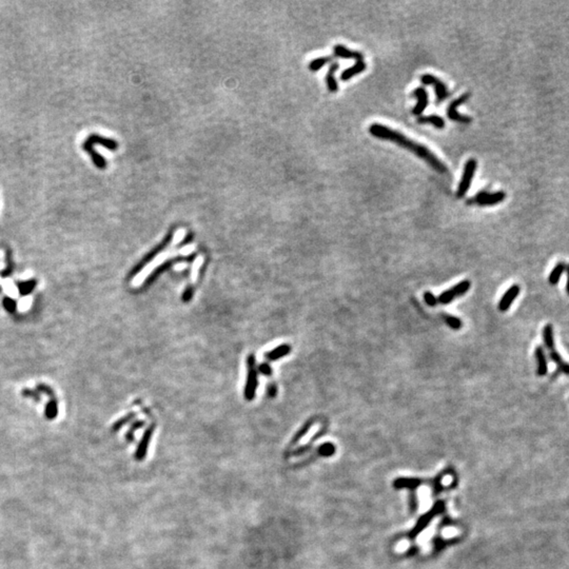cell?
Masks as SVG:
<instances>
[{"instance_id":"1","label":"cell","mask_w":569,"mask_h":569,"mask_svg":"<svg viewBox=\"0 0 569 569\" xmlns=\"http://www.w3.org/2000/svg\"><path fill=\"white\" fill-rule=\"evenodd\" d=\"M369 133L378 140L395 142L398 145L402 146V148L410 151L411 153L417 155V156L420 157L421 159L426 161L431 168L434 169L436 172H438V173L441 174L447 173L446 166L432 152H431L428 148H426L425 145L408 139V137L406 135H404L403 133L392 130L389 127H386L381 124H372L369 127Z\"/></svg>"},{"instance_id":"2","label":"cell","mask_w":569,"mask_h":569,"mask_svg":"<svg viewBox=\"0 0 569 569\" xmlns=\"http://www.w3.org/2000/svg\"><path fill=\"white\" fill-rule=\"evenodd\" d=\"M173 235H174V229H171L167 233V235L165 236V238L161 240V243H159L153 250H151V251L146 254L143 258H142V261L131 270V272L129 273L128 280L130 281L133 278H135L137 274H140L143 270L145 266H148L155 257H156L160 252H162L163 250H165L170 245L172 239H173Z\"/></svg>"},{"instance_id":"3","label":"cell","mask_w":569,"mask_h":569,"mask_svg":"<svg viewBox=\"0 0 569 569\" xmlns=\"http://www.w3.org/2000/svg\"><path fill=\"white\" fill-rule=\"evenodd\" d=\"M421 82L425 85H432L435 91V103L438 106L450 96V92L448 90V87L445 82L441 79L437 78L436 76L432 74H423L420 77Z\"/></svg>"},{"instance_id":"4","label":"cell","mask_w":569,"mask_h":569,"mask_svg":"<svg viewBox=\"0 0 569 569\" xmlns=\"http://www.w3.org/2000/svg\"><path fill=\"white\" fill-rule=\"evenodd\" d=\"M477 168H478V161H477V159H474V158L468 159L466 161V163H465L461 182L459 184L458 190H456V197L458 198H463L468 192V190H469L472 180H473L474 174H476Z\"/></svg>"},{"instance_id":"5","label":"cell","mask_w":569,"mask_h":569,"mask_svg":"<svg viewBox=\"0 0 569 569\" xmlns=\"http://www.w3.org/2000/svg\"><path fill=\"white\" fill-rule=\"evenodd\" d=\"M506 198V193L504 191H498V192H489L484 190L473 197L469 198L467 201V205H478L481 207H487V206H496L499 203H502Z\"/></svg>"},{"instance_id":"6","label":"cell","mask_w":569,"mask_h":569,"mask_svg":"<svg viewBox=\"0 0 569 569\" xmlns=\"http://www.w3.org/2000/svg\"><path fill=\"white\" fill-rule=\"evenodd\" d=\"M247 383L245 387V398L247 401H252L255 398L257 388V372L255 367V356L250 355L247 358Z\"/></svg>"},{"instance_id":"7","label":"cell","mask_w":569,"mask_h":569,"mask_svg":"<svg viewBox=\"0 0 569 569\" xmlns=\"http://www.w3.org/2000/svg\"><path fill=\"white\" fill-rule=\"evenodd\" d=\"M469 97H470V93H465V94L461 95L459 98H456L453 101H451L450 105L448 106V109H447L448 118L452 120V122H455V123L465 124V125L470 124L472 122V118L470 116L460 114L458 112V107L466 102L469 99Z\"/></svg>"},{"instance_id":"8","label":"cell","mask_w":569,"mask_h":569,"mask_svg":"<svg viewBox=\"0 0 569 569\" xmlns=\"http://www.w3.org/2000/svg\"><path fill=\"white\" fill-rule=\"evenodd\" d=\"M196 254H190L188 256H178V257H174V258H171L169 261H166L165 263H162L160 266H158L156 269H155L150 275L149 278L145 280L144 282V287H148L149 284H151L155 280H156L160 274H162L166 270H168L169 268H171L172 266L174 264L177 263H183V262H193L195 260Z\"/></svg>"},{"instance_id":"9","label":"cell","mask_w":569,"mask_h":569,"mask_svg":"<svg viewBox=\"0 0 569 569\" xmlns=\"http://www.w3.org/2000/svg\"><path fill=\"white\" fill-rule=\"evenodd\" d=\"M155 427H156V425L153 424V425H151V426L143 432V435H142V441H141L139 447H137V450H136V452H135V454H134V458H135L136 461H142V460H144L146 451H148V447H149L150 441H151L152 435H153V433H154Z\"/></svg>"},{"instance_id":"10","label":"cell","mask_w":569,"mask_h":569,"mask_svg":"<svg viewBox=\"0 0 569 569\" xmlns=\"http://www.w3.org/2000/svg\"><path fill=\"white\" fill-rule=\"evenodd\" d=\"M520 291H521V288H520L519 284H512V286L504 293V295L498 301V308L499 311L506 312L507 310L509 309L510 306L512 305L513 300L518 297V295L520 294Z\"/></svg>"},{"instance_id":"11","label":"cell","mask_w":569,"mask_h":569,"mask_svg":"<svg viewBox=\"0 0 569 569\" xmlns=\"http://www.w3.org/2000/svg\"><path fill=\"white\" fill-rule=\"evenodd\" d=\"M412 96H416L418 98V103L416 105V107L412 109V114L420 117L423 114V112L426 110L429 103L428 92L426 91V89L420 87L417 88L416 90H413Z\"/></svg>"},{"instance_id":"12","label":"cell","mask_w":569,"mask_h":569,"mask_svg":"<svg viewBox=\"0 0 569 569\" xmlns=\"http://www.w3.org/2000/svg\"><path fill=\"white\" fill-rule=\"evenodd\" d=\"M334 57H340L345 59H356V62H364V54L359 51H353L346 48L343 45H336L333 48Z\"/></svg>"},{"instance_id":"13","label":"cell","mask_w":569,"mask_h":569,"mask_svg":"<svg viewBox=\"0 0 569 569\" xmlns=\"http://www.w3.org/2000/svg\"><path fill=\"white\" fill-rule=\"evenodd\" d=\"M88 143L94 145V144H99L105 146V148L111 150V151H116L118 149V142L112 139H107V137H103L97 133H93L90 134L88 136V139L85 140Z\"/></svg>"},{"instance_id":"14","label":"cell","mask_w":569,"mask_h":569,"mask_svg":"<svg viewBox=\"0 0 569 569\" xmlns=\"http://www.w3.org/2000/svg\"><path fill=\"white\" fill-rule=\"evenodd\" d=\"M81 146H82V149L90 155V157H91V159H92V161H93L95 167H96V168L99 169V170H105V169L107 168L108 163H107L106 158L103 157L101 154H99V153L96 152V150L94 149V145L88 143L87 142L84 141V142H82V145H81Z\"/></svg>"},{"instance_id":"15","label":"cell","mask_w":569,"mask_h":569,"mask_svg":"<svg viewBox=\"0 0 569 569\" xmlns=\"http://www.w3.org/2000/svg\"><path fill=\"white\" fill-rule=\"evenodd\" d=\"M534 356L537 359V374L539 376H545L548 373V363L545 351L542 346H537L534 350Z\"/></svg>"},{"instance_id":"16","label":"cell","mask_w":569,"mask_h":569,"mask_svg":"<svg viewBox=\"0 0 569 569\" xmlns=\"http://www.w3.org/2000/svg\"><path fill=\"white\" fill-rule=\"evenodd\" d=\"M366 68H367V65H366L365 62H356L355 65L351 66L350 68L346 69V70L342 72V74H341V79H342L343 81L350 80V79L353 78V77H355V76H356V75H358V74H360V73L365 72V71H366Z\"/></svg>"},{"instance_id":"17","label":"cell","mask_w":569,"mask_h":569,"mask_svg":"<svg viewBox=\"0 0 569 569\" xmlns=\"http://www.w3.org/2000/svg\"><path fill=\"white\" fill-rule=\"evenodd\" d=\"M340 65L338 63H333L329 69L328 71H327L326 74V84H327V89L329 90V92L331 93H336L339 91V83L338 80L335 78V72L339 70Z\"/></svg>"},{"instance_id":"18","label":"cell","mask_w":569,"mask_h":569,"mask_svg":"<svg viewBox=\"0 0 569 569\" xmlns=\"http://www.w3.org/2000/svg\"><path fill=\"white\" fill-rule=\"evenodd\" d=\"M549 357L557 365L558 371L560 373L569 375V364L562 358V356H560V353L556 349L549 351Z\"/></svg>"},{"instance_id":"19","label":"cell","mask_w":569,"mask_h":569,"mask_svg":"<svg viewBox=\"0 0 569 569\" xmlns=\"http://www.w3.org/2000/svg\"><path fill=\"white\" fill-rule=\"evenodd\" d=\"M290 351H291L290 345L284 344V345H281V346L277 347L275 349H273L272 351L267 352L265 357L268 360H277L279 358H282L284 356H286L287 355H289Z\"/></svg>"},{"instance_id":"20","label":"cell","mask_w":569,"mask_h":569,"mask_svg":"<svg viewBox=\"0 0 569 569\" xmlns=\"http://www.w3.org/2000/svg\"><path fill=\"white\" fill-rule=\"evenodd\" d=\"M566 266H567V264L565 262H559L554 267V269L551 270L549 277H548V283L551 284V286H556V284L560 282V279H561L562 274L566 270Z\"/></svg>"},{"instance_id":"21","label":"cell","mask_w":569,"mask_h":569,"mask_svg":"<svg viewBox=\"0 0 569 569\" xmlns=\"http://www.w3.org/2000/svg\"><path fill=\"white\" fill-rule=\"evenodd\" d=\"M543 341H544V346L548 351L555 349L554 327L551 324H547L543 329Z\"/></svg>"},{"instance_id":"22","label":"cell","mask_w":569,"mask_h":569,"mask_svg":"<svg viewBox=\"0 0 569 569\" xmlns=\"http://www.w3.org/2000/svg\"><path fill=\"white\" fill-rule=\"evenodd\" d=\"M418 124H421V125L431 124V125H433L436 129H439V130H442V129L445 128V120L438 115L420 116L418 118Z\"/></svg>"},{"instance_id":"23","label":"cell","mask_w":569,"mask_h":569,"mask_svg":"<svg viewBox=\"0 0 569 569\" xmlns=\"http://www.w3.org/2000/svg\"><path fill=\"white\" fill-rule=\"evenodd\" d=\"M37 284V281L36 280H30L27 282H18L17 283V288H18L19 291V294L21 296H25L30 294V293L35 289Z\"/></svg>"},{"instance_id":"24","label":"cell","mask_w":569,"mask_h":569,"mask_svg":"<svg viewBox=\"0 0 569 569\" xmlns=\"http://www.w3.org/2000/svg\"><path fill=\"white\" fill-rule=\"evenodd\" d=\"M333 59H334V56H324V57L315 58L314 60H312V62L309 64V70L312 71V72H316L318 70H321L324 66H326L327 64H329L330 62H332Z\"/></svg>"},{"instance_id":"25","label":"cell","mask_w":569,"mask_h":569,"mask_svg":"<svg viewBox=\"0 0 569 569\" xmlns=\"http://www.w3.org/2000/svg\"><path fill=\"white\" fill-rule=\"evenodd\" d=\"M46 418L48 420H54L58 416V405L56 399H50V402L46 406Z\"/></svg>"},{"instance_id":"26","label":"cell","mask_w":569,"mask_h":569,"mask_svg":"<svg viewBox=\"0 0 569 569\" xmlns=\"http://www.w3.org/2000/svg\"><path fill=\"white\" fill-rule=\"evenodd\" d=\"M5 262H6L5 268L1 271V273H0V275H1L2 278L10 277V275L13 273L14 265H13V260H12V252H11L10 249L5 250Z\"/></svg>"},{"instance_id":"27","label":"cell","mask_w":569,"mask_h":569,"mask_svg":"<svg viewBox=\"0 0 569 569\" xmlns=\"http://www.w3.org/2000/svg\"><path fill=\"white\" fill-rule=\"evenodd\" d=\"M470 286H471L470 282L467 280H465V281L460 282L459 284H456L455 286H453L451 289L453 290L455 296L460 297V296L464 295L466 292H468V290L470 289Z\"/></svg>"},{"instance_id":"28","label":"cell","mask_w":569,"mask_h":569,"mask_svg":"<svg viewBox=\"0 0 569 569\" xmlns=\"http://www.w3.org/2000/svg\"><path fill=\"white\" fill-rule=\"evenodd\" d=\"M443 318L444 322L453 330H460L463 327V323L459 317H455L449 314H443Z\"/></svg>"},{"instance_id":"29","label":"cell","mask_w":569,"mask_h":569,"mask_svg":"<svg viewBox=\"0 0 569 569\" xmlns=\"http://www.w3.org/2000/svg\"><path fill=\"white\" fill-rule=\"evenodd\" d=\"M135 417H136V415L134 412H130L129 415L125 416L123 419H120L117 422H115L113 426H112V431H113V432H116V431H118L120 428L124 427L127 423H129V422H130L132 419H134Z\"/></svg>"},{"instance_id":"30","label":"cell","mask_w":569,"mask_h":569,"mask_svg":"<svg viewBox=\"0 0 569 569\" xmlns=\"http://www.w3.org/2000/svg\"><path fill=\"white\" fill-rule=\"evenodd\" d=\"M143 425H144V422H143V421L134 422L133 425H132L131 428H130V430H129L128 432L126 433L127 441H128V442H133V441H134V432H135V431H136L137 429H140L141 427H142Z\"/></svg>"},{"instance_id":"31","label":"cell","mask_w":569,"mask_h":569,"mask_svg":"<svg viewBox=\"0 0 569 569\" xmlns=\"http://www.w3.org/2000/svg\"><path fill=\"white\" fill-rule=\"evenodd\" d=\"M3 307L6 310L7 312L10 313H14L16 311V308H17V304L16 301L10 297H5L3 299Z\"/></svg>"},{"instance_id":"32","label":"cell","mask_w":569,"mask_h":569,"mask_svg":"<svg viewBox=\"0 0 569 569\" xmlns=\"http://www.w3.org/2000/svg\"><path fill=\"white\" fill-rule=\"evenodd\" d=\"M21 393L24 398H30V399H33L34 401H36V402H40V396H39V393L37 390H32V389H29V388H24Z\"/></svg>"},{"instance_id":"33","label":"cell","mask_w":569,"mask_h":569,"mask_svg":"<svg viewBox=\"0 0 569 569\" xmlns=\"http://www.w3.org/2000/svg\"><path fill=\"white\" fill-rule=\"evenodd\" d=\"M37 391H40V392H42V393H46L50 399H56V396H55V393H54L53 389H52V388H50L49 386L45 385V384H39V385H37Z\"/></svg>"},{"instance_id":"34","label":"cell","mask_w":569,"mask_h":569,"mask_svg":"<svg viewBox=\"0 0 569 569\" xmlns=\"http://www.w3.org/2000/svg\"><path fill=\"white\" fill-rule=\"evenodd\" d=\"M424 299L426 301V304L430 307H434L437 304V298L433 295V293H431L429 291H426L424 293Z\"/></svg>"},{"instance_id":"35","label":"cell","mask_w":569,"mask_h":569,"mask_svg":"<svg viewBox=\"0 0 569 569\" xmlns=\"http://www.w3.org/2000/svg\"><path fill=\"white\" fill-rule=\"evenodd\" d=\"M193 294H194V288H193L192 286H188V287L186 288V290L184 291V293H183V300H184V301H189L190 299L192 298Z\"/></svg>"},{"instance_id":"36","label":"cell","mask_w":569,"mask_h":569,"mask_svg":"<svg viewBox=\"0 0 569 569\" xmlns=\"http://www.w3.org/2000/svg\"><path fill=\"white\" fill-rule=\"evenodd\" d=\"M258 371L263 373L264 375H271L272 374V369H271L270 365L267 364V363L261 364L260 367H258Z\"/></svg>"},{"instance_id":"37","label":"cell","mask_w":569,"mask_h":569,"mask_svg":"<svg viewBox=\"0 0 569 569\" xmlns=\"http://www.w3.org/2000/svg\"><path fill=\"white\" fill-rule=\"evenodd\" d=\"M267 392H268V395L270 396V398H275V395H277V393H278V388H277V386L273 385V384L269 385V386H268V391H267Z\"/></svg>"},{"instance_id":"38","label":"cell","mask_w":569,"mask_h":569,"mask_svg":"<svg viewBox=\"0 0 569 569\" xmlns=\"http://www.w3.org/2000/svg\"><path fill=\"white\" fill-rule=\"evenodd\" d=\"M566 275H567V282H566V292L567 294L569 295V264H567L566 266Z\"/></svg>"},{"instance_id":"39","label":"cell","mask_w":569,"mask_h":569,"mask_svg":"<svg viewBox=\"0 0 569 569\" xmlns=\"http://www.w3.org/2000/svg\"><path fill=\"white\" fill-rule=\"evenodd\" d=\"M192 237H193V236H192L191 234H189L188 236H186V238H185V239L182 241V244H180V245H182V246H184V245H187L188 243H190V241L192 240Z\"/></svg>"}]
</instances>
